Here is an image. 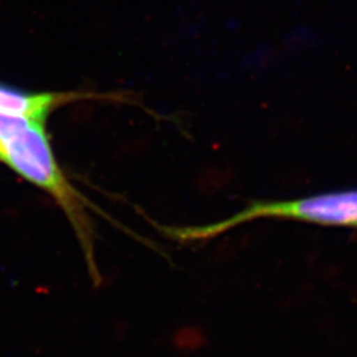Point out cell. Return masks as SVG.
<instances>
[{"label": "cell", "mask_w": 357, "mask_h": 357, "mask_svg": "<svg viewBox=\"0 0 357 357\" xmlns=\"http://www.w3.org/2000/svg\"><path fill=\"white\" fill-rule=\"evenodd\" d=\"M0 162L47 192L64 211L86 257L90 275L100 283L94 253V228L89 209L96 205L77 190L59 165L47 134L45 122L0 113Z\"/></svg>", "instance_id": "6da1fadb"}, {"label": "cell", "mask_w": 357, "mask_h": 357, "mask_svg": "<svg viewBox=\"0 0 357 357\" xmlns=\"http://www.w3.org/2000/svg\"><path fill=\"white\" fill-rule=\"evenodd\" d=\"M261 218L295 220L326 227H357V190L330 192L294 200L255 202L231 216L208 225L165 228L180 243H203Z\"/></svg>", "instance_id": "7a4b0ae2"}, {"label": "cell", "mask_w": 357, "mask_h": 357, "mask_svg": "<svg viewBox=\"0 0 357 357\" xmlns=\"http://www.w3.org/2000/svg\"><path fill=\"white\" fill-rule=\"evenodd\" d=\"M110 94H97L89 91L31 93L0 84V113L26 116L47 123L51 113L65 105L86 100H110Z\"/></svg>", "instance_id": "3957f363"}, {"label": "cell", "mask_w": 357, "mask_h": 357, "mask_svg": "<svg viewBox=\"0 0 357 357\" xmlns=\"http://www.w3.org/2000/svg\"><path fill=\"white\" fill-rule=\"evenodd\" d=\"M174 344L184 352L197 351L199 348L204 347V333L196 327H184L175 333Z\"/></svg>", "instance_id": "277c9868"}]
</instances>
